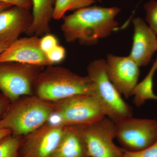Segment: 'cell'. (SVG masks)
<instances>
[{
  "instance_id": "obj_1",
  "label": "cell",
  "mask_w": 157,
  "mask_h": 157,
  "mask_svg": "<svg viewBox=\"0 0 157 157\" xmlns=\"http://www.w3.org/2000/svg\"><path fill=\"white\" fill-rule=\"evenodd\" d=\"M120 11L117 7L90 6L65 16L61 29L65 40L69 43L78 41L82 45L96 44L117 28L115 17Z\"/></svg>"
},
{
  "instance_id": "obj_2",
  "label": "cell",
  "mask_w": 157,
  "mask_h": 157,
  "mask_svg": "<svg viewBox=\"0 0 157 157\" xmlns=\"http://www.w3.org/2000/svg\"><path fill=\"white\" fill-rule=\"evenodd\" d=\"M54 65L47 67L39 74L34 91L36 96L56 102L78 95L93 94L94 84L88 76H80Z\"/></svg>"
},
{
  "instance_id": "obj_3",
  "label": "cell",
  "mask_w": 157,
  "mask_h": 157,
  "mask_svg": "<svg viewBox=\"0 0 157 157\" xmlns=\"http://www.w3.org/2000/svg\"><path fill=\"white\" fill-rule=\"evenodd\" d=\"M53 113V102L36 95L23 96L9 105L0 119V128L9 129L12 135L23 137L48 122Z\"/></svg>"
},
{
  "instance_id": "obj_4",
  "label": "cell",
  "mask_w": 157,
  "mask_h": 157,
  "mask_svg": "<svg viewBox=\"0 0 157 157\" xmlns=\"http://www.w3.org/2000/svg\"><path fill=\"white\" fill-rule=\"evenodd\" d=\"M87 72V76L94 84L93 95L106 117L116 124L133 117L132 107L124 101L109 80L106 61L99 59L91 62L88 66Z\"/></svg>"
},
{
  "instance_id": "obj_5",
  "label": "cell",
  "mask_w": 157,
  "mask_h": 157,
  "mask_svg": "<svg viewBox=\"0 0 157 157\" xmlns=\"http://www.w3.org/2000/svg\"><path fill=\"white\" fill-rule=\"evenodd\" d=\"M43 68L16 62L0 63V90L11 102L33 95Z\"/></svg>"
},
{
  "instance_id": "obj_6",
  "label": "cell",
  "mask_w": 157,
  "mask_h": 157,
  "mask_svg": "<svg viewBox=\"0 0 157 157\" xmlns=\"http://www.w3.org/2000/svg\"><path fill=\"white\" fill-rule=\"evenodd\" d=\"M53 103V114L64 125H87L106 117L93 95H78Z\"/></svg>"
},
{
  "instance_id": "obj_7",
  "label": "cell",
  "mask_w": 157,
  "mask_h": 157,
  "mask_svg": "<svg viewBox=\"0 0 157 157\" xmlns=\"http://www.w3.org/2000/svg\"><path fill=\"white\" fill-rule=\"evenodd\" d=\"M82 132L89 157H123L122 149L113 142L116 124L107 117L94 123L81 126Z\"/></svg>"
},
{
  "instance_id": "obj_8",
  "label": "cell",
  "mask_w": 157,
  "mask_h": 157,
  "mask_svg": "<svg viewBox=\"0 0 157 157\" xmlns=\"http://www.w3.org/2000/svg\"><path fill=\"white\" fill-rule=\"evenodd\" d=\"M116 125V138L125 151H142L157 140L156 120L132 117Z\"/></svg>"
},
{
  "instance_id": "obj_9",
  "label": "cell",
  "mask_w": 157,
  "mask_h": 157,
  "mask_svg": "<svg viewBox=\"0 0 157 157\" xmlns=\"http://www.w3.org/2000/svg\"><path fill=\"white\" fill-rule=\"evenodd\" d=\"M65 126L47 122L23 136L18 157H51L60 141Z\"/></svg>"
},
{
  "instance_id": "obj_10",
  "label": "cell",
  "mask_w": 157,
  "mask_h": 157,
  "mask_svg": "<svg viewBox=\"0 0 157 157\" xmlns=\"http://www.w3.org/2000/svg\"><path fill=\"white\" fill-rule=\"evenodd\" d=\"M36 36L19 38L0 53V63L16 62L44 67L52 65L40 46Z\"/></svg>"
},
{
  "instance_id": "obj_11",
  "label": "cell",
  "mask_w": 157,
  "mask_h": 157,
  "mask_svg": "<svg viewBox=\"0 0 157 157\" xmlns=\"http://www.w3.org/2000/svg\"><path fill=\"white\" fill-rule=\"evenodd\" d=\"M106 63L107 75L116 88L126 98L132 96L140 74L139 66L129 56L112 54L108 55Z\"/></svg>"
},
{
  "instance_id": "obj_12",
  "label": "cell",
  "mask_w": 157,
  "mask_h": 157,
  "mask_svg": "<svg viewBox=\"0 0 157 157\" xmlns=\"http://www.w3.org/2000/svg\"><path fill=\"white\" fill-rule=\"evenodd\" d=\"M33 21L31 10L13 6L0 12V41L11 44L29 29Z\"/></svg>"
},
{
  "instance_id": "obj_13",
  "label": "cell",
  "mask_w": 157,
  "mask_h": 157,
  "mask_svg": "<svg viewBox=\"0 0 157 157\" xmlns=\"http://www.w3.org/2000/svg\"><path fill=\"white\" fill-rule=\"evenodd\" d=\"M133 45L128 56L139 67H144L148 64L157 50L156 35L142 18L136 17L133 19Z\"/></svg>"
},
{
  "instance_id": "obj_14",
  "label": "cell",
  "mask_w": 157,
  "mask_h": 157,
  "mask_svg": "<svg viewBox=\"0 0 157 157\" xmlns=\"http://www.w3.org/2000/svg\"><path fill=\"white\" fill-rule=\"evenodd\" d=\"M51 157H89L81 126L66 125L60 141Z\"/></svg>"
},
{
  "instance_id": "obj_15",
  "label": "cell",
  "mask_w": 157,
  "mask_h": 157,
  "mask_svg": "<svg viewBox=\"0 0 157 157\" xmlns=\"http://www.w3.org/2000/svg\"><path fill=\"white\" fill-rule=\"evenodd\" d=\"M33 2L32 24L25 34L39 37L50 33V21L53 18L56 0H32Z\"/></svg>"
},
{
  "instance_id": "obj_16",
  "label": "cell",
  "mask_w": 157,
  "mask_h": 157,
  "mask_svg": "<svg viewBox=\"0 0 157 157\" xmlns=\"http://www.w3.org/2000/svg\"><path fill=\"white\" fill-rule=\"evenodd\" d=\"M157 70V57L146 77L136 85L132 93L134 96L133 102L137 107H140L148 100L157 101V96L154 93L153 76Z\"/></svg>"
},
{
  "instance_id": "obj_17",
  "label": "cell",
  "mask_w": 157,
  "mask_h": 157,
  "mask_svg": "<svg viewBox=\"0 0 157 157\" xmlns=\"http://www.w3.org/2000/svg\"><path fill=\"white\" fill-rule=\"evenodd\" d=\"M95 0H56L53 14V18H63L68 11H76L91 6Z\"/></svg>"
},
{
  "instance_id": "obj_18",
  "label": "cell",
  "mask_w": 157,
  "mask_h": 157,
  "mask_svg": "<svg viewBox=\"0 0 157 157\" xmlns=\"http://www.w3.org/2000/svg\"><path fill=\"white\" fill-rule=\"evenodd\" d=\"M22 136L9 135L0 141V157H18Z\"/></svg>"
},
{
  "instance_id": "obj_19",
  "label": "cell",
  "mask_w": 157,
  "mask_h": 157,
  "mask_svg": "<svg viewBox=\"0 0 157 157\" xmlns=\"http://www.w3.org/2000/svg\"><path fill=\"white\" fill-rule=\"evenodd\" d=\"M144 8L146 11V21L149 27L157 35V1L150 0L145 3Z\"/></svg>"
},
{
  "instance_id": "obj_20",
  "label": "cell",
  "mask_w": 157,
  "mask_h": 157,
  "mask_svg": "<svg viewBox=\"0 0 157 157\" xmlns=\"http://www.w3.org/2000/svg\"><path fill=\"white\" fill-rule=\"evenodd\" d=\"M46 54L51 63L54 65L64 59L66 56V50L63 46L59 44Z\"/></svg>"
},
{
  "instance_id": "obj_21",
  "label": "cell",
  "mask_w": 157,
  "mask_h": 157,
  "mask_svg": "<svg viewBox=\"0 0 157 157\" xmlns=\"http://www.w3.org/2000/svg\"><path fill=\"white\" fill-rule=\"evenodd\" d=\"M59 45L58 40L52 34H47L40 38V47L46 54Z\"/></svg>"
},
{
  "instance_id": "obj_22",
  "label": "cell",
  "mask_w": 157,
  "mask_h": 157,
  "mask_svg": "<svg viewBox=\"0 0 157 157\" xmlns=\"http://www.w3.org/2000/svg\"><path fill=\"white\" fill-rule=\"evenodd\" d=\"M123 157H157V140L151 146L142 151L130 152L123 150Z\"/></svg>"
},
{
  "instance_id": "obj_23",
  "label": "cell",
  "mask_w": 157,
  "mask_h": 157,
  "mask_svg": "<svg viewBox=\"0 0 157 157\" xmlns=\"http://www.w3.org/2000/svg\"><path fill=\"white\" fill-rule=\"evenodd\" d=\"M0 2L7 3L12 6L21 7L29 10L33 8L32 0H0Z\"/></svg>"
},
{
  "instance_id": "obj_24",
  "label": "cell",
  "mask_w": 157,
  "mask_h": 157,
  "mask_svg": "<svg viewBox=\"0 0 157 157\" xmlns=\"http://www.w3.org/2000/svg\"><path fill=\"white\" fill-rule=\"evenodd\" d=\"M9 100L6 98L4 95L2 96H0V116L5 111H6L9 106L8 105L7 101Z\"/></svg>"
},
{
  "instance_id": "obj_25",
  "label": "cell",
  "mask_w": 157,
  "mask_h": 157,
  "mask_svg": "<svg viewBox=\"0 0 157 157\" xmlns=\"http://www.w3.org/2000/svg\"><path fill=\"white\" fill-rule=\"evenodd\" d=\"M11 134V131L9 129L0 128V141Z\"/></svg>"
},
{
  "instance_id": "obj_26",
  "label": "cell",
  "mask_w": 157,
  "mask_h": 157,
  "mask_svg": "<svg viewBox=\"0 0 157 157\" xmlns=\"http://www.w3.org/2000/svg\"><path fill=\"white\" fill-rule=\"evenodd\" d=\"M10 45V44L9 43L0 41V53L2 52L4 50H6Z\"/></svg>"
},
{
  "instance_id": "obj_27",
  "label": "cell",
  "mask_w": 157,
  "mask_h": 157,
  "mask_svg": "<svg viewBox=\"0 0 157 157\" xmlns=\"http://www.w3.org/2000/svg\"><path fill=\"white\" fill-rule=\"evenodd\" d=\"M13 6L9 4H7V3L2 2H0V12L1 11L5 10V9H8V8H10V7Z\"/></svg>"
},
{
  "instance_id": "obj_28",
  "label": "cell",
  "mask_w": 157,
  "mask_h": 157,
  "mask_svg": "<svg viewBox=\"0 0 157 157\" xmlns=\"http://www.w3.org/2000/svg\"><path fill=\"white\" fill-rule=\"evenodd\" d=\"M95 1H98L99 2H102V0H95Z\"/></svg>"
}]
</instances>
